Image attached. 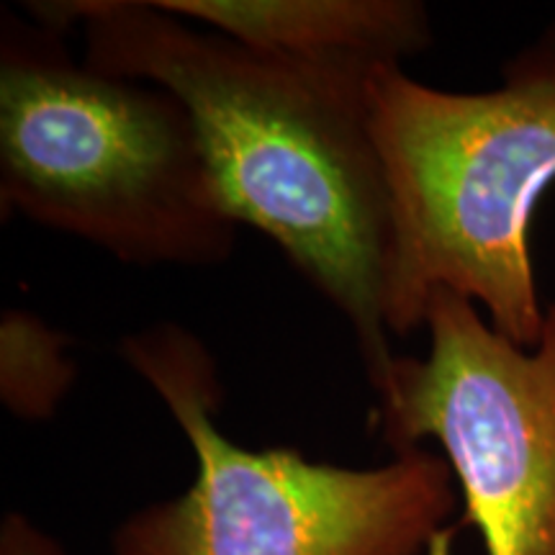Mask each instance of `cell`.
Returning <instances> with one entry per match:
<instances>
[{"mask_svg": "<svg viewBox=\"0 0 555 555\" xmlns=\"http://www.w3.org/2000/svg\"><path fill=\"white\" fill-rule=\"evenodd\" d=\"M26 9L60 34L78 24L86 65L185 103L229 217L273 240L347 319L378 391L397 360L386 327L393 208L367 119L371 73L253 50L155 0Z\"/></svg>", "mask_w": 555, "mask_h": 555, "instance_id": "cell-1", "label": "cell"}, {"mask_svg": "<svg viewBox=\"0 0 555 555\" xmlns=\"http://www.w3.org/2000/svg\"><path fill=\"white\" fill-rule=\"evenodd\" d=\"M367 119L393 208L388 335L425 327L429 296L448 288L483 307L499 335L535 347L547 307L530 237L555 183V21L483 93L376 67Z\"/></svg>", "mask_w": 555, "mask_h": 555, "instance_id": "cell-2", "label": "cell"}, {"mask_svg": "<svg viewBox=\"0 0 555 555\" xmlns=\"http://www.w3.org/2000/svg\"><path fill=\"white\" fill-rule=\"evenodd\" d=\"M0 206L131 266H219L237 247L185 103L75 62L65 34L0 16Z\"/></svg>", "mask_w": 555, "mask_h": 555, "instance_id": "cell-3", "label": "cell"}, {"mask_svg": "<svg viewBox=\"0 0 555 555\" xmlns=\"http://www.w3.org/2000/svg\"><path fill=\"white\" fill-rule=\"evenodd\" d=\"M121 358L189 437L196 478L124 519L114 555H450L457 494L442 455L412 448L345 468L294 448L247 450L217 425L219 365L196 335L152 324L121 339Z\"/></svg>", "mask_w": 555, "mask_h": 555, "instance_id": "cell-4", "label": "cell"}, {"mask_svg": "<svg viewBox=\"0 0 555 555\" xmlns=\"http://www.w3.org/2000/svg\"><path fill=\"white\" fill-rule=\"evenodd\" d=\"M427 358H397L371 425L393 453L435 440L463 494L461 527L486 555H555V301L522 347L470 298L440 288L425 311Z\"/></svg>", "mask_w": 555, "mask_h": 555, "instance_id": "cell-5", "label": "cell"}, {"mask_svg": "<svg viewBox=\"0 0 555 555\" xmlns=\"http://www.w3.org/2000/svg\"><path fill=\"white\" fill-rule=\"evenodd\" d=\"M204 29L304 65L404 67L433 44L429 13L416 0H155Z\"/></svg>", "mask_w": 555, "mask_h": 555, "instance_id": "cell-6", "label": "cell"}, {"mask_svg": "<svg viewBox=\"0 0 555 555\" xmlns=\"http://www.w3.org/2000/svg\"><path fill=\"white\" fill-rule=\"evenodd\" d=\"M73 339L26 309L0 317V401L21 422H47L78 378Z\"/></svg>", "mask_w": 555, "mask_h": 555, "instance_id": "cell-7", "label": "cell"}, {"mask_svg": "<svg viewBox=\"0 0 555 555\" xmlns=\"http://www.w3.org/2000/svg\"><path fill=\"white\" fill-rule=\"evenodd\" d=\"M0 555H67L52 535L21 512H9L0 525Z\"/></svg>", "mask_w": 555, "mask_h": 555, "instance_id": "cell-8", "label": "cell"}]
</instances>
